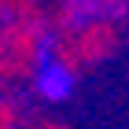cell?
Here are the masks:
<instances>
[{
	"label": "cell",
	"instance_id": "277c9868",
	"mask_svg": "<svg viewBox=\"0 0 129 129\" xmlns=\"http://www.w3.org/2000/svg\"><path fill=\"white\" fill-rule=\"evenodd\" d=\"M11 125H15V107L0 103V129H11Z\"/></svg>",
	"mask_w": 129,
	"mask_h": 129
},
{
	"label": "cell",
	"instance_id": "6da1fadb",
	"mask_svg": "<svg viewBox=\"0 0 129 129\" xmlns=\"http://www.w3.org/2000/svg\"><path fill=\"white\" fill-rule=\"evenodd\" d=\"M114 48H118V26H114V19L100 15V19H85L78 26H70V33L59 41V48L52 55L74 70V67H89V63L107 59Z\"/></svg>",
	"mask_w": 129,
	"mask_h": 129
},
{
	"label": "cell",
	"instance_id": "3957f363",
	"mask_svg": "<svg viewBox=\"0 0 129 129\" xmlns=\"http://www.w3.org/2000/svg\"><path fill=\"white\" fill-rule=\"evenodd\" d=\"M70 74H74V70H70L63 59H55L52 52H41V63H37V92L48 96V100H63L70 92Z\"/></svg>",
	"mask_w": 129,
	"mask_h": 129
},
{
	"label": "cell",
	"instance_id": "7a4b0ae2",
	"mask_svg": "<svg viewBox=\"0 0 129 129\" xmlns=\"http://www.w3.org/2000/svg\"><path fill=\"white\" fill-rule=\"evenodd\" d=\"M41 33L33 19H19L0 30V78H15L41 63Z\"/></svg>",
	"mask_w": 129,
	"mask_h": 129
}]
</instances>
